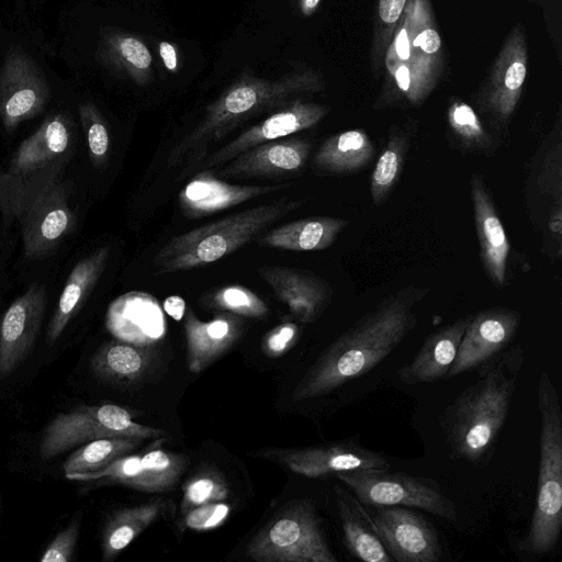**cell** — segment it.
Here are the masks:
<instances>
[{
  "mask_svg": "<svg viewBox=\"0 0 562 562\" xmlns=\"http://www.w3.org/2000/svg\"><path fill=\"white\" fill-rule=\"evenodd\" d=\"M247 555L258 562H336L315 508L293 504L274 517L248 543Z\"/></svg>",
  "mask_w": 562,
  "mask_h": 562,
  "instance_id": "ba28073f",
  "label": "cell"
},
{
  "mask_svg": "<svg viewBox=\"0 0 562 562\" xmlns=\"http://www.w3.org/2000/svg\"><path fill=\"white\" fill-rule=\"evenodd\" d=\"M426 293L407 286L385 297L329 345L296 385L292 398L325 395L371 371L416 326L415 306Z\"/></svg>",
  "mask_w": 562,
  "mask_h": 562,
  "instance_id": "6da1fadb",
  "label": "cell"
},
{
  "mask_svg": "<svg viewBox=\"0 0 562 562\" xmlns=\"http://www.w3.org/2000/svg\"><path fill=\"white\" fill-rule=\"evenodd\" d=\"M158 52L165 67L169 71L176 72L179 69L177 46L173 43L162 41L158 45Z\"/></svg>",
  "mask_w": 562,
  "mask_h": 562,
  "instance_id": "ee69618b",
  "label": "cell"
},
{
  "mask_svg": "<svg viewBox=\"0 0 562 562\" xmlns=\"http://www.w3.org/2000/svg\"><path fill=\"white\" fill-rule=\"evenodd\" d=\"M165 430L138 424L131 413L115 404L79 406L57 414L44 428L40 457L48 460L88 441L126 436L143 440L156 439Z\"/></svg>",
  "mask_w": 562,
  "mask_h": 562,
  "instance_id": "9c48e42d",
  "label": "cell"
},
{
  "mask_svg": "<svg viewBox=\"0 0 562 562\" xmlns=\"http://www.w3.org/2000/svg\"><path fill=\"white\" fill-rule=\"evenodd\" d=\"M261 458L273 460L307 477H324L344 472L389 470V459L358 441L347 440L301 449H265Z\"/></svg>",
  "mask_w": 562,
  "mask_h": 562,
  "instance_id": "7c38bea8",
  "label": "cell"
},
{
  "mask_svg": "<svg viewBox=\"0 0 562 562\" xmlns=\"http://www.w3.org/2000/svg\"><path fill=\"white\" fill-rule=\"evenodd\" d=\"M405 4L406 0H379L378 2L371 49V60L375 70H380L382 66L385 52Z\"/></svg>",
  "mask_w": 562,
  "mask_h": 562,
  "instance_id": "f35d334b",
  "label": "cell"
},
{
  "mask_svg": "<svg viewBox=\"0 0 562 562\" xmlns=\"http://www.w3.org/2000/svg\"><path fill=\"white\" fill-rule=\"evenodd\" d=\"M49 88L37 64L14 48L0 67V120L7 132L43 111Z\"/></svg>",
  "mask_w": 562,
  "mask_h": 562,
  "instance_id": "5bb4252c",
  "label": "cell"
},
{
  "mask_svg": "<svg viewBox=\"0 0 562 562\" xmlns=\"http://www.w3.org/2000/svg\"><path fill=\"white\" fill-rule=\"evenodd\" d=\"M471 199L482 265L491 282L503 288L510 244L485 181L476 173L471 177Z\"/></svg>",
  "mask_w": 562,
  "mask_h": 562,
  "instance_id": "603a6c76",
  "label": "cell"
},
{
  "mask_svg": "<svg viewBox=\"0 0 562 562\" xmlns=\"http://www.w3.org/2000/svg\"><path fill=\"white\" fill-rule=\"evenodd\" d=\"M310 151L307 139L280 138L245 150L214 173L222 178H285L303 170Z\"/></svg>",
  "mask_w": 562,
  "mask_h": 562,
  "instance_id": "d6986e66",
  "label": "cell"
},
{
  "mask_svg": "<svg viewBox=\"0 0 562 562\" xmlns=\"http://www.w3.org/2000/svg\"><path fill=\"white\" fill-rule=\"evenodd\" d=\"M347 225L348 221L340 217L311 216L270 229L258 239V243L291 251L323 250L336 240Z\"/></svg>",
  "mask_w": 562,
  "mask_h": 562,
  "instance_id": "83f0119b",
  "label": "cell"
},
{
  "mask_svg": "<svg viewBox=\"0 0 562 562\" xmlns=\"http://www.w3.org/2000/svg\"><path fill=\"white\" fill-rule=\"evenodd\" d=\"M229 510V506L221 502L203 504L184 513V524L194 530H209L221 526Z\"/></svg>",
  "mask_w": 562,
  "mask_h": 562,
  "instance_id": "b9f144b4",
  "label": "cell"
},
{
  "mask_svg": "<svg viewBox=\"0 0 562 562\" xmlns=\"http://www.w3.org/2000/svg\"><path fill=\"white\" fill-rule=\"evenodd\" d=\"M187 340L188 368L198 373L224 353L240 336L241 319L222 312L210 321H201L191 307L183 322Z\"/></svg>",
  "mask_w": 562,
  "mask_h": 562,
  "instance_id": "cb8c5ba5",
  "label": "cell"
},
{
  "mask_svg": "<svg viewBox=\"0 0 562 562\" xmlns=\"http://www.w3.org/2000/svg\"><path fill=\"white\" fill-rule=\"evenodd\" d=\"M212 308L249 318H263L269 307L255 292L239 284L224 285L202 299Z\"/></svg>",
  "mask_w": 562,
  "mask_h": 562,
  "instance_id": "8d00e7d4",
  "label": "cell"
},
{
  "mask_svg": "<svg viewBox=\"0 0 562 562\" xmlns=\"http://www.w3.org/2000/svg\"><path fill=\"white\" fill-rule=\"evenodd\" d=\"M46 305V286L32 283L4 312L0 321V375L13 372L31 351Z\"/></svg>",
  "mask_w": 562,
  "mask_h": 562,
  "instance_id": "ac0fdd59",
  "label": "cell"
},
{
  "mask_svg": "<svg viewBox=\"0 0 562 562\" xmlns=\"http://www.w3.org/2000/svg\"><path fill=\"white\" fill-rule=\"evenodd\" d=\"M98 58L108 68L123 74L138 86L153 80V57L146 43L138 36L112 31L102 36Z\"/></svg>",
  "mask_w": 562,
  "mask_h": 562,
  "instance_id": "f1b7e54d",
  "label": "cell"
},
{
  "mask_svg": "<svg viewBox=\"0 0 562 562\" xmlns=\"http://www.w3.org/2000/svg\"><path fill=\"white\" fill-rule=\"evenodd\" d=\"M81 517L76 516L71 522L56 535L44 550L41 562H69L74 558L80 532Z\"/></svg>",
  "mask_w": 562,
  "mask_h": 562,
  "instance_id": "60d3db41",
  "label": "cell"
},
{
  "mask_svg": "<svg viewBox=\"0 0 562 562\" xmlns=\"http://www.w3.org/2000/svg\"><path fill=\"white\" fill-rule=\"evenodd\" d=\"M322 0H297L300 12L304 16H310L318 9Z\"/></svg>",
  "mask_w": 562,
  "mask_h": 562,
  "instance_id": "bcb514c9",
  "label": "cell"
},
{
  "mask_svg": "<svg viewBox=\"0 0 562 562\" xmlns=\"http://www.w3.org/2000/svg\"><path fill=\"white\" fill-rule=\"evenodd\" d=\"M142 441L135 437L116 436L82 443L64 462V474L101 470L137 449Z\"/></svg>",
  "mask_w": 562,
  "mask_h": 562,
  "instance_id": "836d02e7",
  "label": "cell"
},
{
  "mask_svg": "<svg viewBox=\"0 0 562 562\" xmlns=\"http://www.w3.org/2000/svg\"><path fill=\"white\" fill-rule=\"evenodd\" d=\"M227 496L228 488L224 480L213 472H203L184 485L181 512L184 514L203 504L222 502Z\"/></svg>",
  "mask_w": 562,
  "mask_h": 562,
  "instance_id": "ab89813d",
  "label": "cell"
},
{
  "mask_svg": "<svg viewBox=\"0 0 562 562\" xmlns=\"http://www.w3.org/2000/svg\"><path fill=\"white\" fill-rule=\"evenodd\" d=\"M74 124L64 112L47 116L38 128L22 140L7 167L12 176L34 173L72 154Z\"/></svg>",
  "mask_w": 562,
  "mask_h": 562,
  "instance_id": "7402d4cb",
  "label": "cell"
},
{
  "mask_svg": "<svg viewBox=\"0 0 562 562\" xmlns=\"http://www.w3.org/2000/svg\"><path fill=\"white\" fill-rule=\"evenodd\" d=\"M291 186V181L271 186L232 184L212 170L203 169L180 191L179 209L186 217L201 218Z\"/></svg>",
  "mask_w": 562,
  "mask_h": 562,
  "instance_id": "ffe728a7",
  "label": "cell"
},
{
  "mask_svg": "<svg viewBox=\"0 0 562 562\" xmlns=\"http://www.w3.org/2000/svg\"><path fill=\"white\" fill-rule=\"evenodd\" d=\"M409 136L394 130L382 150L371 175L370 193L375 205H380L397 182L408 150Z\"/></svg>",
  "mask_w": 562,
  "mask_h": 562,
  "instance_id": "e575fe53",
  "label": "cell"
},
{
  "mask_svg": "<svg viewBox=\"0 0 562 562\" xmlns=\"http://www.w3.org/2000/svg\"><path fill=\"white\" fill-rule=\"evenodd\" d=\"M447 122L465 149L484 151L491 148L492 139L482 120L468 103L459 99L451 101L447 110Z\"/></svg>",
  "mask_w": 562,
  "mask_h": 562,
  "instance_id": "d590c367",
  "label": "cell"
},
{
  "mask_svg": "<svg viewBox=\"0 0 562 562\" xmlns=\"http://www.w3.org/2000/svg\"><path fill=\"white\" fill-rule=\"evenodd\" d=\"M147 350L124 341L113 340L101 346L91 358L92 371L101 379L130 382L147 369Z\"/></svg>",
  "mask_w": 562,
  "mask_h": 562,
  "instance_id": "d6a6232c",
  "label": "cell"
},
{
  "mask_svg": "<svg viewBox=\"0 0 562 562\" xmlns=\"http://www.w3.org/2000/svg\"><path fill=\"white\" fill-rule=\"evenodd\" d=\"M383 61L387 71L383 103L418 105L434 91L443 53L430 0H406Z\"/></svg>",
  "mask_w": 562,
  "mask_h": 562,
  "instance_id": "5b68a950",
  "label": "cell"
},
{
  "mask_svg": "<svg viewBox=\"0 0 562 562\" xmlns=\"http://www.w3.org/2000/svg\"><path fill=\"white\" fill-rule=\"evenodd\" d=\"M301 205L300 200L282 199L173 236L155 255L154 274L173 273L215 262L250 243Z\"/></svg>",
  "mask_w": 562,
  "mask_h": 562,
  "instance_id": "8992f818",
  "label": "cell"
},
{
  "mask_svg": "<svg viewBox=\"0 0 562 562\" xmlns=\"http://www.w3.org/2000/svg\"><path fill=\"white\" fill-rule=\"evenodd\" d=\"M165 311L175 319L180 321L186 311V303L182 297L171 295L164 303Z\"/></svg>",
  "mask_w": 562,
  "mask_h": 562,
  "instance_id": "f6af8a7d",
  "label": "cell"
},
{
  "mask_svg": "<svg viewBox=\"0 0 562 562\" xmlns=\"http://www.w3.org/2000/svg\"><path fill=\"white\" fill-rule=\"evenodd\" d=\"M329 112L330 108L326 104L305 101L302 98L293 99L204 157L194 168L203 170L225 165L251 147L316 126Z\"/></svg>",
  "mask_w": 562,
  "mask_h": 562,
  "instance_id": "9a60e30c",
  "label": "cell"
},
{
  "mask_svg": "<svg viewBox=\"0 0 562 562\" xmlns=\"http://www.w3.org/2000/svg\"><path fill=\"white\" fill-rule=\"evenodd\" d=\"M344 542L350 554L366 562H393L371 515L350 492L335 487Z\"/></svg>",
  "mask_w": 562,
  "mask_h": 562,
  "instance_id": "4316f807",
  "label": "cell"
},
{
  "mask_svg": "<svg viewBox=\"0 0 562 562\" xmlns=\"http://www.w3.org/2000/svg\"><path fill=\"white\" fill-rule=\"evenodd\" d=\"M470 316L429 335L415 357L403 366L397 376L405 384L435 382L447 378Z\"/></svg>",
  "mask_w": 562,
  "mask_h": 562,
  "instance_id": "d4e9b609",
  "label": "cell"
},
{
  "mask_svg": "<svg viewBox=\"0 0 562 562\" xmlns=\"http://www.w3.org/2000/svg\"><path fill=\"white\" fill-rule=\"evenodd\" d=\"M528 74V46L525 29L516 24L505 38L492 68L477 91L480 110L498 125L514 114Z\"/></svg>",
  "mask_w": 562,
  "mask_h": 562,
  "instance_id": "8fae6325",
  "label": "cell"
},
{
  "mask_svg": "<svg viewBox=\"0 0 562 562\" xmlns=\"http://www.w3.org/2000/svg\"><path fill=\"white\" fill-rule=\"evenodd\" d=\"M70 157L25 176L0 169V213L7 223L19 224L27 260L49 254L74 226L69 190L63 179Z\"/></svg>",
  "mask_w": 562,
  "mask_h": 562,
  "instance_id": "277c9868",
  "label": "cell"
},
{
  "mask_svg": "<svg viewBox=\"0 0 562 562\" xmlns=\"http://www.w3.org/2000/svg\"><path fill=\"white\" fill-rule=\"evenodd\" d=\"M540 413L537 497L528 532L521 543L526 554L551 553L562 530V412L559 394L548 371L538 382Z\"/></svg>",
  "mask_w": 562,
  "mask_h": 562,
  "instance_id": "52a82bcc",
  "label": "cell"
},
{
  "mask_svg": "<svg viewBox=\"0 0 562 562\" xmlns=\"http://www.w3.org/2000/svg\"><path fill=\"white\" fill-rule=\"evenodd\" d=\"M371 518L396 562H438L443 553L434 526L404 506H374Z\"/></svg>",
  "mask_w": 562,
  "mask_h": 562,
  "instance_id": "2e32d148",
  "label": "cell"
},
{
  "mask_svg": "<svg viewBox=\"0 0 562 562\" xmlns=\"http://www.w3.org/2000/svg\"><path fill=\"white\" fill-rule=\"evenodd\" d=\"M367 506H404L456 521L452 501L429 479L391 473L389 470H363L336 475Z\"/></svg>",
  "mask_w": 562,
  "mask_h": 562,
  "instance_id": "30bf717a",
  "label": "cell"
},
{
  "mask_svg": "<svg viewBox=\"0 0 562 562\" xmlns=\"http://www.w3.org/2000/svg\"><path fill=\"white\" fill-rule=\"evenodd\" d=\"M110 256L103 246L79 260L71 269L58 299L47 329V340L54 344L78 313L102 276Z\"/></svg>",
  "mask_w": 562,
  "mask_h": 562,
  "instance_id": "484cf974",
  "label": "cell"
},
{
  "mask_svg": "<svg viewBox=\"0 0 562 562\" xmlns=\"http://www.w3.org/2000/svg\"><path fill=\"white\" fill-rule=\"evenodd\" d=\"M522 361L519 347L498 353L446 409L442 428L454 458L476 462L490 450L508 416Z\"/></svg>",
  "mask_w": 562,
  "mask_h": 562,
  "instance_id": "3957f363",
  "label": "cell"
},
{
  "mask_svg": "<svg viewBox=\"0 0 562 562\" xmlns=\"http://www.w3.org/2000/svg\"><path fill=\"white\" fill-rule=\"evenodd\" d=\"M374 154L370 136L352 128L326 138L316 151L312 165L322 173H350L368 165Z\"/></svg>",
  "mask_w": 562,
  "mask_h": 562,
  "instance_id": "f546056e",
  "label": "cell"
},
{
  "mask_svg": "<svg viewBox=\"0 0 562 562\" xmlns=\"http://www.w3.org/2000/svg\"><path fill=\"white\" fill-rule=\"evenodd\" d=\"M299 326L294 323H282L272 328L263 338L262 348L271 357L286 352L297 340Z\"/></svg>",
  "mask_w": 562,
  "mask_h": 562,
  "instance_id": "7bdbcfd3",
  "label": "cell"
},
{
  "mask_svg": "<svg viewBox=\"0 0 562 562\" xmlns=\"http://www.w3.org/2000/svg\"><path fill=\"white\" fill-rule=\"evenodd\" d=\"M324 89L322 74L312 68L295 69L273 80L244 71L206 106L201 122L170 150L167 164L194 168L213 143L246 121Z\"/></svg>",
  "mask_w": 562,
  "mask_h": 562,
  "instance_id": "7a4b0ae2",
  "label": "cell"
},
{
  "mask_svg": "<svg viewBox=\"0 0 562 562\" xmlns=\"http://www.w3.org/2000/svg\"><path fill=\"white\" fill-rule=\"evenodd\" d=\"M520 325V314L507 307H493L470 316L456 359L447 374L477 370L501 353Z\"/></svg>",
  "mask_w": 562,
  "mask_h": 562,
  "instance_id": "e0dca14e",
  "label": "cell"
},
{
  "mask_svg": "<svg viewBox=\"0 0 562 562\" xmlns=\"http://www.w3.org/2000/svg\"><path fill=\"white\" fill-rule=\"evenodd\" d=\"M78 112L91 162L95 168H101L105 165L110 150L106 122L99 109L91 102L81 103Z\"/></svg>",
  "mask_w": 562,
  "mask_h": 562,
  "instance_id": "74e56055",
  "label": "cell"
},
{
  "mask_svg": "<svg viewBox=\"0 0 562 562\" xmlns=\"http://www.w3.org/2000/svg\"><path fill=\"white\" fill-rule=\"evenodd\" d=\"M169 504L161 498L115 512L108 520L102 535L104 561L113 560L154 521L164 517Z\"/></svg>",
  "mask_w": 562,
  "mask_h": 562,
  "instance_id": "4dcf8cb0",
  "label": "cell"
},
{
  "mask_svg": "<svg viewBox=\"0 0 562 562\" xmlns=\"http://www.w3.org/2000/svg\"><path fill=\"white\" fill-rule=\"evenodd\" d=\"M257 272L300 323L316 321L330 302V286L310 271L268 265L259 267Z\"/></svg>",
  "mask_w": 562,
  "mask_h": 562,
  "instance_id": "44dd1931",
  "label": "cell"
},
{
  "mask_svg": "<svg viewBox=\"0 0 562 562\" xmlns=\"http://www.w3.org/2000/svg\"><path fill=\"white\" fill-rule=\"evenodd\" d=\"M109 322L117 333L138 339L159 337L164 330V316L157 300L145 292H130L113 302Z\"/></svg>",
  "mask_w": 562,
  "mask_h": 562,
  "instance_id": "1f68e13d",
  "label": "cell"
},
{
  "mask_svg": "<svg viewBox=\"0 0 562 562\" xmlns=\"http://www.w3.org/2000/svg\"><path fill=\"white\" fill-rule=\"evenodd\" d=\"M184 458L162 449L124 456L93 472L67 473L71 481L120 484L148 493H164L173 488L184 469Z\"/></svg>",
  "mask_w": 562,
  "mask_h": 562,
  "instance_id": "4fadbf2b",
  "label": "cell"
}]
</instances>
